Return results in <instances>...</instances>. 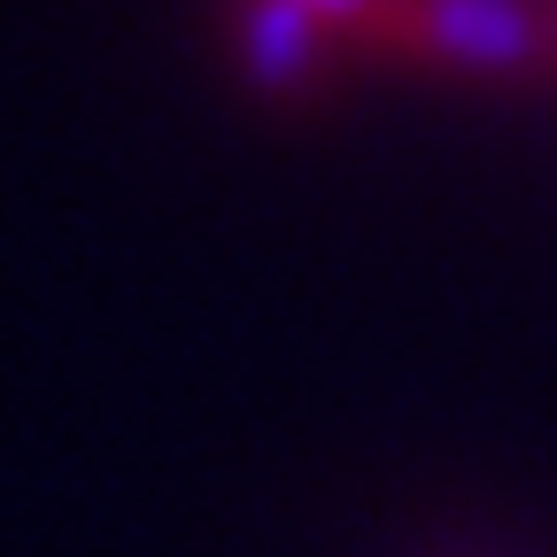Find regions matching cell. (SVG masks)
<instances>
[{
	"mask_svg": "<svg viewBox=\"0 0 557 557\" xmlns=\"http://www.w3.org/2000/svg\"><path fill=\"white\" fill-rule=\"evenodd\" d=\"M295 9H302V16H318L333 39H357V32L387 9V0H295Z\"/></svg>",
	"mask_w": 557,
	"mask_h": 557,
	"instance_id": "obj_3",
	"label": "cell"
},
{
	"mask_svg": "<svg viewBox=\"0 0 557 557\" xmlns=\"http://www.w3.org/2000/svg\"><path fill=\"white\" fill-rule=\"evenodd\" d=\"M233 54L256 94H302L333 54V32L295 0H233Z\"/></svg>",
	"mask_w": 557,
	"mask_h": 557,
	"instance_id": "obj_2",
	"label": "cell"
},
{
	"mask_svg": "<svg viewBox=\"0 0 557 557\" xmlns=\"http://www.w3.org/2000/svg\"><path fill=\"white\" fill-rule=\"evenodd\" d=\"M357 47L472 70V78H519L557 54V24H542L527 0H387L357 32Z\"/></svg>",
	"mask_w": 557,
	"mask_h": 557,
	"instance_id": "obj_1",
	"label": "cell"
}]
</instances>
